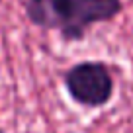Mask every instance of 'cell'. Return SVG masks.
<instances>
[{
  "label": "cell",
  "mask_w": 133,
  "mask_h": 133,
  "mask_svg": "<svg viewBox=\"0 0 133 133\" xmlns=\"http://www.w3.org/2000/svg\"><path fill=\"white\" fill-rule=\"evenodd\" d=\"M63 82L72 102L84 108L106 106L116 90L112 69L102 61H82L69 66Z\"/></svg>",
  "instance_id": "obj_2"
},
{
  "label": "cell",
  "mask_w": 133,
  "mask_h": 133,
  "mask_svg": "<svg viewBox=\"0 0 133 133\" xmlns=\"http://www.w3.org/2000/svg\"><path fill=\"white\" fill-rule=\"evenodd\" d=\"M0 133H4V131H2V127H0Z\"/></svg>",
  "instance_id": "obj_3"
},
{
  "label": "cell",
  "mask_w": 133,
  "mask_h": 133,
  "mask_svg": "<svg viewBox=\"0 0 133 133\" xmlns=\"http://www.w3.org/2000/svg\"><path fill=\"white\" fill-rule=\"evenodd\" d=\"M35 28L59 31L65 41H82L94 25L112 22L123 10L121 0H20Z\"/></svg>",
  "instance_id": "obj_1"
}]
</instances>
